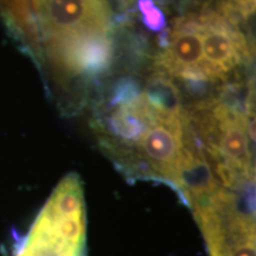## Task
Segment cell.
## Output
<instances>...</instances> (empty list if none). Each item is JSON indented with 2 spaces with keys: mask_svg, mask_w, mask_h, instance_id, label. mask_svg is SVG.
Segmentation results:
<instances>
[{
  "mask_svg": "<svg viewBox=\"0 0 256 256\" xmlns=\"http://www.w3.org/2000/svg\"><path fill=\"white\" fill-rule=\"evenodd\" d=\"M138 10L142 20L150 31L166 36V18L164 12L156 5L154 0H138Z\"/></svg>",
  "mask_w": 256,
  "mask_h": 256,
  "instance_id": "6",
  "label": "cell"
},
{
  "mask_svg": "<svg viewBox=\"0 0 256 256\" xmlns=\"http://www.w3.org/2000/svg\"><path fill=\"white\" fill-rule=\"evenodd\" d=\"M44 40L68 34H112L114 14L107 0H32Z\"/></svg>",
  "mask_w": 256,
  "mask_h": 256,
  "instance_id": "2",
  "label": "cell"
},
{
  "mask_svg": "<svg viewBox=\"0 0 256 256\" xmlns=\"http://www.w3.org/2000/svg\"><path fill=\"white\" fill-rule=\"evenodd\" d=\"M121 2H124V5H126V6H130V5L133 4L134 0H121Z\"/></svg>",
  "mask_w": 256,
  "mask_h": 256,
  "instance_id": "7",
  "label": "cell"
},
{
  "mask_svg": "<svg viewBox=\"0 0 256 256\" xmlns=\"http://www.w3.org/2000/svg\"><path fill=\"white\" fill-rule=\"evenodd\" d=\"M142 94L158 120L179 119L186 112L182 104L180 92L172 78L164 72H156L152 75Z\"/></svg>",
  "mask_w": 256,
  "mask_h": 256,
  "instance_id": "5",
  "label": "cell"
},
{
  "mask_svg": "<svg viewBox=\"0 0 256 256\" xmlns=\"http://www.w3.org/2000/svg\"><path fill=\"white\" fill-rule=\"evenodd\" d=\"M112 34H78L46 40L52 63L66 75L96 78L107 72L114 60Z\"/></svg>",
  "mask_w": 256,
  "mask_h": 256,
  "instance_id": "4",
  "label": "cell"
},
{
  "mask_svg": "<svg viewBox=\"0 0 256 256\" xmlns=\"http://www.w3.org/2000/svg\"><path fill=\"white\" fill-rule=\"evenodd\" d=\"M156 66L170 78L184 81L191 92L203 90L206 83L210 82L204 72L202 40L192 12L174 19L164 50L156 56Z\"/></svg>",
  "mask_w": 256,
  "mask_h": 256,
  "instance_id": "3",
  "label": "cell"
},
{
  "mask_svg": "<svg viewBox=\"0 0 256 256\" xmlns=\"http://www.w3.org/2000/svg\"><path fill=\"white\" fill-rule=\"evenodd\" d=\"M86 204L80 177L58 184L14 256H87Z\"/></svg>",
  "mask_w": 256,
  "mask_h": 256,
  "instance_id": "1",
  "label": "cell"
}]
</instances>
